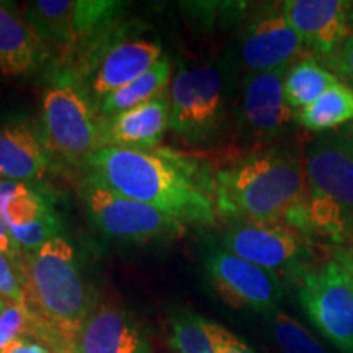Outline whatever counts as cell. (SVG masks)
<instances>
[{"label":"cell","mask_w":353,"mask_h":353,"mask_svg":"<svg viewBox=\"0 0 353 353\" xmlns=\"http://www.w3.org/2000/svg\"><path fill=\"white\" fill-rule=\"evenodd\" d=\"M94 182L118 195L156 206L185 224L216 221L214 175L170 149L141 151L107 145L85 159Z\"/></svg>","instance_id":"cell-1"},{"label":"cell","mask_w":353,"mask_h":353,"mask_svg":"<svg viewBox=\"0 0 353 353\" xmlns=\"http://www.w3.org/2000/svg\"><path fill=\"white\" fill-rule=\"evenodd\" d=\"M218 214L234 223L286 224L309 236L301 156L286 145L255 151L214 174Z\"/></svg>","instance_id":"cell-2"},{"label":"cell","mask_w":353,"mask_h":353,"mask_svg":"<svg viewBox=\"0 0 353 353\" xmlns=\"http://www.w3.org/2000/svg\"><path fill=\"white\" fill-rule=\"evenodd\" d=\"M30 311L28 334L54 353H70V343L95 309V294L83 278L70 242L54 237L20 257Z\"/></svg>","instance_id":"cell-3"},{"label":"cell","mask_w":353,"mask_h":353,"mask_svg":"<svg viewBox=\"0 0 353 353\" xmlns=\"http://www.w3.org/2000/svg\"><path fill=\"white\" fill-rule=\"evenodd\" d=\"M309 236L337 245L353 241V123L319 132L304 151Z\"/></svg>","instance_id":"cell-4"},{"label":"cell","mask_w":353,"mask_h":353,"mask_svg":"<svg viewBox=\"0 0 353 353\" xmlns=\"http://www.w3.org/2000/svg\"><path fill=\"white\" fill-rule=\"evenodd\" d=\"M232 76L226 59L180 69L169 90V130L195 144L216 138L228 120Z\"/></svg>","instance_id":"cell-5"},{"label":"cell","mask_w":353,"mask_h":353,"mask_svg":"<svg viewBox=\"0 0 353 353\" xmlns=\"http://www.w3.org/2000/svg\"><path fill=\"white\" fill-rule=\"evenodd\" d=\"M221 249L293 280L314 268L309 236L286 224L234 223L221 236Z\"/></svg>","instance_id":"cell-6"},{"label":"cell","mask_w":353,"mask_h":353,"mask_svg":"<svg viewBox=\"0 0 353 353\" xmlns=\"http://www.w3.org/2000/svg\"><path fill=\"white\" fill-rule=\"evenodd\" d=\"M299 303L316 329L343 353H353V283L335 260L298 280Z\"/></svg>","instance_id":"cell-7"},{"label":"cell","mask_w":353,"mask_h":353,"mask_svg":"<svg viewBox=\"0 0 353 353\" xmlns=\"http://www.w3.org/2000/svg\"><path fill=\"white\" fill-rule=\"evenodd\" d=\"M85 201L92 221L101 232L120 241L143 242L172 239L185 232V224L156 206L118 195L90 180Z\"/></svg>","instance_id":"cell-8"},{"label":"cell","mask_w":353,"mask_h":353,"mask_svg":"<svg viewBox=\"0 0 353 353\" xmlns=\"http://www.w3.org/2000/svg\"><path fill=\"white\" fill-rule=\"evenodd\" d=\"M41 123L44 145L61 156L87 159L103 148L100 120L76 87L56 85L44 94Z\"/></svg>","instance_id":"cell-9"},{"label":"cell","mask_w":353,"mask_h":353,"mask_svg":"<svg viewBox=\"0 0 353 353\" xmlns=\"http://www.w3.org/2000/svg\"><path fill=\"white\" fill-rule=\"evenodd\" d=\"M206 275L218 296L236 309L273 314L283 298L281 278L228 250L211 249L206 255Z\"/></svg>","instance_id":"cell-10"},{"label":"cell","mask_w":353,"mask_h":353,"mask_svg":"<svg viewBox=\"0 0 353 353\" xmlns=\"http://www.w3.org/2000/svg\"><path fill=\"white\" fill-rule=\"evenodd\" d=\"M306 56L312 54L290 25L281 3L254 17L241 34L239 57L249 72L288 69Z\"/></svg>","instance_id":"cell-11"},{"label":"cell","mask_w":353,"mask_h":353,"mask_svg":"<svg viewBox=\"0 0 353 353\" xmlns=\"http://www.w3.org/2000/svg\"><path fill=\"white\" fill-rule=\"evenodd\" d=\"M290 69V68H288ZM247 72L242 79L239 131L252 144H267L286 130L294 113L285 100L286 70Z\"/></svg>","instance_id":"cell-12"},{"label":"cell","mask_w":353,"mask_h":353,"mask_svg":"<svg viewBox=\"0 0 353 353\" xmlns=\"http://www.w3.org/2000/svg\"><path fill=\"white\" fill-rule=\"evenodd\" d=\"M121 6L103 0H37L28 3L25 20L43 41L72 44L113 20Z\"/></svg>","instance_id":"cell-13"},{"label":"cell","mask_w":353,"mask_h":353,"mask_svg":"<svg viewBox=\"0 0 353 353\" xmlns=\"http://www.w3.org/2000/svg\"><path fill=\"white\" fill-rule=\"evenodd\" d=\"M0 216L25 252L59 237L61 223L51 203L26 182L0 180Z\"/></svg>","instance_id":"cell-14"},{"label":"cell","mask_w":353,"mask_h":353,"mask_svg":"<svg viewBox=\"0 0 353 353\" xmlns=\"http://www.w3.org/2000/svg\"><path fill=\"white\" fill-rule=\"evenodd\" d=\"M283 12L294 32L303 38L312 56L321 63L332 57L350 34L348 10L343 0H286Z\"/></svg>","instance_id":"cell-15"},{"label":"cell","mask_w":353,"mask_h":353,"mask_svg":"<svg viewBox=\"0 0 353 353\" xmlns=\"http://www.w3.org/2000/svg\"><path fill=\"white\" fill-rule=\"evenodd\" d=\"M70 353H151V343L125 311L100 306L81 325Z\"/></svg>","instance_id":"cell-16"},{"label":"cell","mask_w":353,"mask_h":353,"mask_svg":"<svg viewBox=\"0 0 353 353\" xmlns=\"http://www.w3.org/2000/svg\"><path fill=\"white\" fill-rule=\"evenodd\" d=\"M169 114L170 100L169 95L164 94L112 118H101V144L103 148L113 145L152 151L169 130Z\"/></svg>","instance_id":"cell-17"},{"label":"cell","mask_w":353,"mask_h":353,"mask_svg":"<svg viewBox=\"0 0 353 353\" xmlns=\"http://www.w3.org/2000/svg\"><path fill=\"white\" fill-rule=\"evenodd\" d=\"M162 59L161 44L152 39H131L114 44L92 77V90L97 99L128 85L143 76Z\"/></svg>","instance_id":"cell-18"},{"label":"cell","mask_w":353,"mask_h":353,"mask_svg":"<svg viewBox=\"0 0 353 353\" xmlns=\"http://www.w3.org/2000/svg\"><path fill=\"white\" fill-rule=\"evenodd\" d=\"M43 39L33 26L7 3L0 2V72L23 76L43 59Z\"/></svg>","instance_id":"cell-19"},{"label":"cell","mask_w":353,"mask_h":353,"mask_svg":"<svg viewBox=\"0 0 353 353\" xmlns=\"http://www.w3.org/2000/svg\"><path fill=\"white\" fill-rule=\"evenodd\" d=\"M50 169V159L43 144L26 125L0 128V180L28 182L37 180Z\"/></svg>","instance_id":"cell-20"},{"label":"cell","mask_w":353,"mask_h":353,"mask_svg":"<svg viewBox=\"0 0 353 353\" xmlns=\"http://www.w3.org/2000/svg\"><path fill=\"white\" fill-rule=\"evenodd\" d=\"M172 64L169 59L162 57L159 63L143 74V76L132 81L128 85L118 88L100 101V117L112 118L128 110H132L139 105L148 103L157 97L165 94V88L170 82Z\"/></svg>","instance_id":"cell-21"},{"label":"cell","mask_w":353,"mask_h":353,"mask_svg":"<svg viewBox=\"0 0 353 353\" xmlns=\"http://www.w3.org/2000/svg\"><path fill=\"white\" fill-rule=\"evenodd\" d=\"M337 76L314 56H306L286 70L283 92L291 110H301L316 101L330 87L339 83Z\"/></svg>","instance_id":"cell-22"},{"label":"cell","mask_w":353,"mask_h":353,"mask_svg":"<svg viewBox=\"0 0 353 353\" xmlns=\"http://www.w3.org/2000/svg\"><path fill=\"white\" fill-rule=\"evenodd\" d=\"M299 126L312 132H327L353 123V90L339 82L319 99L298 110L294 114Z\"/></svg>","instance_id":"cell-23"},{"label":"cell","mask_w":353,"mask_h":353,"mask_svg":"<svg viewBox=\"0 0 353 353\" xmlns=\"http://www.w3.org/2000/svg\"><path fill=\"white\" fill-rule=\"evenodd\" d=\"M223 330L205 317L180 312L172 319L170 342L179 353H214Z\"/></svg>","instance_id":"cell-24"},{"label":"cell","mask_w":353,"mask_h":353,"mask_svg":"<svg viewBox=\"0 0 353 353\" xmlns=\"http://www.w3.org/2000/svg\"><path fill=\"white\" fill-rule=\"evenodd\" d=\"M272 316L273 339L281 353H327L296 319L281 311Z\"/></svg>","instance_id":"cell-25"},{"label":"cell","mask_w":353,"mask_h":353,"mask_svg":"<svg viewBox=\"0 0 353 353\" xmlns=\"http://www.w3.org/2000/svg\"><path fill=\"white\" fill-rule=\"evenodd\" d=\"M0 296L12 304H26L20 259H12L0 252Z\"/></svg>","instance_id":"cell-26"},{"label":"cell","mask_w":353,"mask_h":353,"mask_svg":"<svg viewBox=\"0 0 353 353\" xmlns=\"http://www.w3.org/2000/svg\"><path fill=\"white\" fill-rule=\"evenodd\" d=\"M30 312L26 304H10L0 314V352L13 341L28 334Z\"/></svg>","instance_id":"cell-27"},{"label":"cell","mask_w":353,"mask_h":353,"mask_svg":"<svg viewBox=\"0 0 353 353\" xmlns=\"http://www.w3.org/2000/svg\"><path fill=\"white\" fill-rule=\"evenodd\" d=\"M327 63L329 69L332 72H337V79H341L342 83H345L353 90V34L350 33L345 41L330 59L324 61L322 64Z\"/></svg>","instance_id":"cell-28"},{"label":"cell","mask_w":353,"mask_h":353,"mask_svg":"<svg viewBox=\"0 0 353 353\" xmlns=\"http://www.w3.org/2000/svg\"><path fill=\"white\" fill-rule=\"evenodd\" d=\"M0 252L7 254L12 259H20L23 255V250L19 245V242L15 241V237L12 236L10 229L6 224V221L0 216Z\"/></svg>","instance_id":"cell-29"},{"label":"cell","mask_w":353,"mask_h":353,"mask_svg":"<svg viewBox=\"0 0 353 353\" xmlns=\"http://www.w3.org/2000/svg\"><path fill=\"white\" fill-rule=\"evenodd\" d=\"M0 353H54L43 343L37 341H30V339L20 337L13 341L10 345H7Z\"/></svg>","instance_id":"cell-30"},{"label":"cell","mask_w":353,"mask_h":353,"mask_svg":"<svg viewBox=\"0 0 353 353\" xmlns=\"http://www.w3.org/2000/svg\"><path fill=\"white\" fill-rule=\"evenodd\" d=\"M332 260L341 265L353 283V244L335 247L332 250Z\"/></svg>","instance_id":"cell-31"},{"label":"cell","mask_w":353,"mask_h":353,"mask_svg":"<svg viewBox=\"0 0 353 353\" xmlns=\"http://www.w3.org/2000/svg\"><path fill=\"white\" fill-rule=\"evenodd\" d=\"M348 26H350V33L353 34V2H350V10H348Z\"/></svg>","instance_id":"cell-32"},{"label":"cell","mask_w":353,"mask_h":353,"mask_svg":"<svg viewBox=\"0 0 353 353\" xmlns=\"http://www.w3.org/2000/svg\"><path fill=\"white\" fill-rule=\"evenodd\" d=\"M10 304H12V303H8L6 298H3V296H0V314H2V312L6 311V309H7L8 306H10Z\"/></svg>","instance_id":"cell-33"}]
</instances>
